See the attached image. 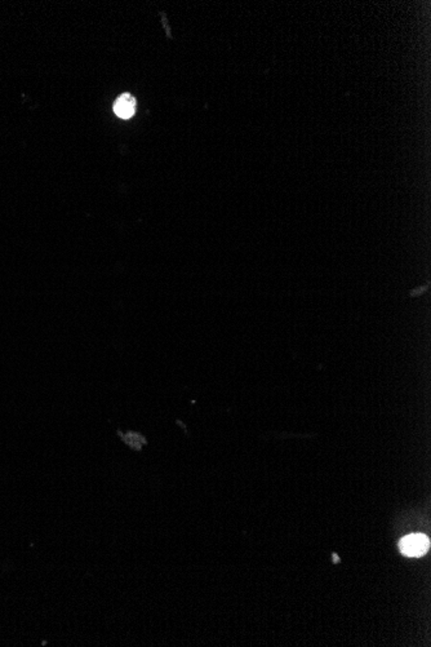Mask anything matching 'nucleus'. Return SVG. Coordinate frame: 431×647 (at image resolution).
I'll list each match as a JSON object with an SVG mask.
<instances>
[{"instance_id":"1","label":"nucleus","mask_w":431,"mask_h":647,"mask_svg":"<svg viewBox=\"0 0 431 647\" xmlns=\"http://www.w3.org/2000/svg\"><path fill=\"white\" fill-rule=\"evenodd\" d=\"M430 548V540L423 534H412L401 539L399 543V549L401 554L407 557H421L428 553Z\"/></svg>"},{"instance_id":"2","label":"nucleus","mask_w":431,"mask_h":647,"mask_svg":"<svg viewBox=\"0 0 431 647\" xmlns=\"http://www.w3.org/2000/svg\"><path fill=\"white\" fill-rule=\"evenodd\" d=\"M136 105H137L136 99L130 93H124L117 99L114 105V111L119 118L130 119V117H133V114L136 113Z\"/></svg>"}]
</instances>
